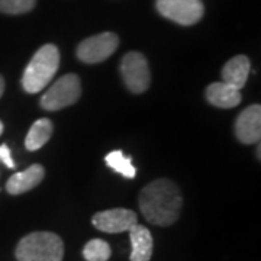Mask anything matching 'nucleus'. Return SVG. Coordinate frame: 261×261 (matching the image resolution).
Segmentation results:
<instances>
[{
    "label": "nucleus",
    "mask_w": 261,
    "mask_h": 261,
    "mask_svg": "<svg viewBox=\"0 0 261 261\" xmlns=\"http://www.w3.org/2000/svg\"><path fill=\"white\" fill-rule=\"evenodd\" d=\"M141 214L147 222L157 226H170L180 216L183 196L178 186L168 178H157L140 193Z\"/></svg>",
    "instance_id": "obj_1"
},
{
    "label": "nucleus",
    "mask_w": 261,
    "mask_h": 261,
    "mask_svg": "<svg viewBox=\"0 0 261 261\" xmlns=\"http://www.w3.org/2000/svg\"><path fill=\"white\" fill-rule=\"evenodd\" d=\"M60 67V51L54 44L41 47L32 57L22 75V87L27 93H38L45 89Z\"/></svg>",
    "instance_id": "obj_2"
},
{
    "label": "nucleus",
    "mask_w": 261,
    "mask_h": 261,
    "mask_svg": "<svg viewBox=\"0 0 261 261\" xmlns=\"http://www.w3.org/2000/svg\"><path fill=\"white\" fill-rule=\"evenodd\" d=\"M18 261H63L64 244L54 232H32L23 237L16 247Z\"/></svg>",
    "instance_id": "obj_3"
},
{
    "label": "nucleus",
    "mask_w": 261,
    "mask_h": 261,
    "mask_svg": "<svg viewBox=\"0 0 261 261\" xmlns=\"http://www.w3.org/2000/svg\"><path fill=\"white\" fill-rule=\"evenodd\" d=\"M82 94V83L77 74H65L60 77L56 83L47 90V93L41 97V106L56 112L61 111L70 105H74Z\"/></svg>",
    "instance_id": "obj_4"
},
{
    "label": "nucleus",
    "mask_w": 261,
    "mask_h": 261,
    "mask_svg": "<svg viewBox=\"0 0 261 261\" xmlns=\"http://www.w3.org/2000/svg\"><path fill=\"white\" fill-rule=\"evenodd\" d=\"M155 6L161 16L183 27L197 23L205 13L202 0H157Z\"/></svg>",
    "instance_id": "obj_5"
},
{
    "label": "nucleus",
    "mask_w": 261,
    "mask_h": 261,
    "mask_svg": "<svg viewBox=\"0 0 261 261\" xmlns=\"http://www.w3.org/2000/svg\"><path fill=\"white\" fill-rule=\"evenodd\" d=\"M121 73L123 83L132 93H144L149 87L151 74L148 61L141 53L130 51L122 58Z\"/></svg>",
    "instance_id": "obj_6"
},
{
    "label": "nucleus",
    "mask_w": 261,
    "mask_h": 261,
    "mask_svg": "<svg viewBox=\"0 0 261 261\" xmlns=\"http://www.w3.org/2000/svg\"><path fill=\"white\" fill-rule=\"evenodd\" d=\"M119 45V38L113 32H103L86 38L77 47V57L86 64H97L112 56Z\"/></svg>",
    "instance_id": "obj_7"
},
{
    "label": "nucleus",
    "mask_w": 261,
    "mask_h": 261,
    "mask_svg": "<svg viewBox=\"0 0 261 261\" xmlns=\"http://www.w3.org/2000/svg\"><path fill=\"white\" fill-rule=\"evenodd\" d=\"M92 224L96 229L108 233H119L129 231L135 224H138V216L134 211L116 207L93 215Z\"/></svg>",
    "instance_id": "obj_8"
},
{
    "label": "nucleus",
    "mask_w": 261,
    "mask_h": 261,
    "mask_svg": "<svg viewBox=\"0 0 261 261\" xmlns=\"http://www.w3.org/2000/svg\"><path fill=\"white\" fill-rule=\"evenodd\" d=\"M237 138L243 144H258L261 138V106L252 105L240 113L235 122Z\"/></svg>",
    "instance_id": "obj_9"
},
{
    "label": "nucleus",
    "mask_w": 261,
    "mask_h": 261,
    "mask_svg": "<svg viewBox=\"0 0 261 261\" xmlns=\"http://www.w3.org/2000/svg\"><path fill=\"white\" fill-rule=\"evenodd\" d=\"M206 99H207V102L216 108L232 109L241 103L243 96H241V90H238L224 82H218V83H212L206 87Z\"/></svg>",
    "instance_id": "obj_10"
},
{
    "label": "nucleus",
    "mask_w": 261,
    "mask_h": 261,
    "mask_svg": "<svg viewBox=\"0 0 261 261\" xmlns=\"http://www.w3.org/2000/svg\"><path fill=\"white\" fill-rule=\"evenodd\" d=\"M45 176L44 167L39 164H34L25 171H19L15 173L6 183V190L10 195H22L27 193L29 190L35 189V187L42 181V178Z\"/></svg>",
    "instance_id": "obj_11"
},
{
    "label": "nucleus",
    "mask_w": 261,
    "mask_h": 261,
    "mask_svg": "<svg viewBox=\"0 0 261 261\" xmlns=\"http://www.w3.org/2000/svg\"><path fill=\"white\" fill-rule=\"evenodd\" d=\"M130 245H132V251H130V261H149L152 255V235L149 232L147 226L140 224H135L129 229Z\"/></svg>",
    "instance_id": "obj_12"
},
{
    "label": "nucleus",
    "mask_w": 261,
    "mask_h": 261,
    "mask_svg": "<svg viewBox=\"0 0 261 261\" xmlns=\"http://www.w3.org/2000/svg\"><path fill=\"white\" fill-rule=\"evenodd\" d=\"M250 68H251V65H250L248 57H233L222 68V82L241 90L248 80Z\"/></svg>",
    "instance_id": "obj_13"
},
{
    "label": "nucleus",
    "mask_w": 261,
    "mask_h": 261,
    "mask_svg": "<svg viewBox=\"0 0 261 261\" xmlns=\"http://www.w3.org/2000/svg\"><path fill=\"white\" fill-rule=\"evenodd\" d=\"M53 122L49 119H38L29 129L27 140H25V147L28 151H37L41 147L47 144L51 135H53Z\"/></svg>",
    "instance_id": "obj_14"
},
{
    "label": "nucleus",
    "mask_w": 261,
    "mask_h": 261,
    "mask_svg": "<svg viewBox=\"0 0 261 261\" xmlns=\"http://www.w3.org/2000/svg\"><path fill=\"white\" fill-rule=\"evenodd\" d=\"M105 161H106V164L109 167L112 168L113 171L119 173L123 177L134 178L137 176V168L132 166V160H130L129 155L126 157L121 149H116V151L109 152L105 157Z\"/></svg>",
    "instance_id": "obj_15"
},
{
    "label": "nucleus",
    "mask_w": 261,
    "mask_h": 261,
    "mask_svg": "<svg viewBox=\"0 0 261 261\" xmlns=\"http://www.w3.org/2000/svg\"><path fill=\"white\" fill-rule=\"evenodd\" d=\"M111 245L99 238L90 240L83 248V257L86 261H108L111 258Z\"/></svg>",
    "instance_id": "obj_16"
},
{
    "label": "nucleus",
    "mask_w": 261,
    "mask_h": 261,
    "mask_svg": "<svg viewBox=\"0 0 261 261\" xmlns=\"http://www.w3.org/2000/svg\"><path fill=\"white\" fill-rule=\"evenodd\" d=\"M37 0H0V12L8 15H22L35 8Z\"/></svg>",
    "instance_id": "obj_17"
},
{
    "label": "nucleus",
    "mask_w": 261,
    "mask_h": 261,
    "mask_svg": "<svg viewBox=\"0 0 261 261\" xmlns=\"http://www.w3.org/2000/svg\"><path fill=\"white\" fill-rule=\"evenodd\" d=\"M0 161H2V163H5V166H6V167H9V168L16 167L15 161H13V159H12V152H10L9 147H8L6 144L0 145Z\"/></svg>",
    "instance_id": "obj_18"
},
{
    "label": "nucleus",
    "mask_w": 261,
    "mask_h": 261,
    "mask_svg": "<svg viewBox=\"0 0 261 261\" xmlns=\"http://www.w3.org/2000/svg\"><path fill=\"white\" fill-rule=\"evenodd\" d=\"M3 92H5V80H3V77L0 75V97H2Z\"/></svg>",
    "instance_id": "obj_19"
},
{
    "label": "nucleus",
    "mask_w": 261,
    "mask_h": 261,
    "mask_svg": "<svg viewBox=\"0 0 261 261\" xmlns=\"http://www.w3.org/2000/svg\"><path fill=\"white\" fill-rule=\"evenodd\" d=\"M2 132H3V123L0 122V135H2Z\"/></svg>",
    "instance_id": "obj_20"
}]
</instances>
